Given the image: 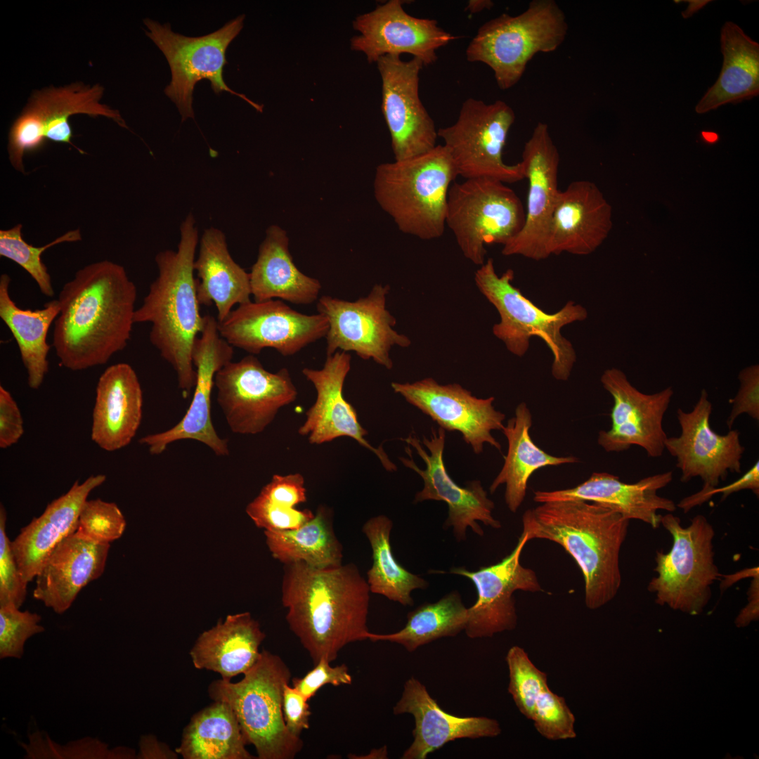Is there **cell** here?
<instances>
[{
  "label": "cell",
  "mask_w": 759,
  "mask_h": 759,
  "mask_svg": "<svg viewBox=\"0 0 759 759\" xmlns=\"http://www.w3.org/2000/svg\"><path fill=\"white\" fill-rule=\"evenodd\" d=\"M136 296L135 284L118 264L103 260L78 270L57 299L53 346L60 364L84 370L122 351L135 324Z\"/></svg>",
  "instance_id": "obj_1"
},
{
  "label": "cell",
  "mask_w": 759,
  "mask_h": 759,
  "mask_svg": "<svg viewBox=\"0 0 759 759\" xmlns=\"http://www.w3.org/2000/svg\"><path fill=\"white\" fill-rule=\"evenodd\" d=\"M281 590L289 627L313 664L332 662L346 645L367 640L370 591L355 564H284Z\"/></svg>",
  "instance_id": "obj_2"
},
{
  "label": "cell",
  "mask_w": 759,
  "mask_h": 759,
  "mask_svg": "<svg viewBox=\"0 0 759 759\" xmlns=\"http://www.w3.org/2000/svg\"><path fill=\"white\" fill-rule=\"evenodd\" d=\"M522 515L528 541L556 543L573 559L585 582V603L596 609L621 585L619 557L630 520L602 505L584 500L540 503Z\"/></svg>",
  "instance_id": "obj_3"
},
{
  "label": "cell",
  "mask_w": 759,
  "mask_h": 759,
  "mask_svg": "<svg viewBox=\"0 0 759 759\" xmlns=\"http://www.w3.org/2000/svg\"><path fill=\"white\" fill-rule=\"evenodd\" d=\"M198 242L195 219L190 213L181 224L177 249L155 256L157 277L134 313V323L151 324L150 341L174 368L185 398L195 387L192 353L204 327L194 276Z\"/></svg>",
  "instance_id": "obj_4"
},
{
  "label": "cell",
  "mask_w": 759,
  "mask_h": 759,
  "mask_svg": "<svg viewBox=\"0 0 759 759\" xmlns=\"http://www.w3.org/2000/svg\"><path fill=\"white\" fill-rule=\"evenodd\" d=\"M458 176L443 145L423 154L376 167V202L402 233L422 240L444 233L449 188Z\"/></svg>",
  "instance_id": "obj_5"
},
{
  "label": "cell",
  "mask_w": 759,
  "mask_h": 759,
  "mask_svg": "<svg viewBox=\"0 0 759 759\" xmlns=\"http://www.w3.org/2000/svg\"><path fill=\"white\" fill-rule=\"evenodd\" d=\"M514 277L512 269H507L499 276L491 258L475 272L476 287L500 316V321L493 327L494 336L504 343L510 353L519 357L526 354L532 337H539L552 354V376L557 380H567L576 363V353L571 342L562 335V329L586 320L587 309L569 301L558 311L546 313L514 287Z\"/></svg>",
  "instance_id": "obj_6"
},
{
  "label": "cell",
  "mask_w": 759,
  "mask_h": 759,
  "mask_svg": "<svg viewBox=\"0 0 759 759\" xmlns=\"http://www.w3.org/2000/svg\"><path fill=\"white\" fill-rule=\"evenodd\" d=\"M235 683L223 679L208 689L214 701L233 711L246 742L259 759H292L303 748L299 737L287 729L283 713L284 687L291 673L278 656L263 650L256 663Z\"/></svg>",
  "instance_id": "obj_7"
},
{
  "label": "cell",
  "mask_w": 759,
  "mask_h": 759,
  "mask_svg": "<svg viewBox=\"0 0 759 759\" xmlns=\"http://www.w3.org/2000/svg\"><path fill=\"white\" fill-rule=\"evenodd\" d=\"M567 32L566 15L556 1L533 0L520 14L502 13L483 24L468 44L466 58L488 66L498 87L509 89L534 56L557 49Z\"/></svg>",
  "instance_id": "obj_8"
},
{
  "label": "cell",
  "mask_w": 759,
  "mask_h": 759,
  "mask_svg": "<svg viewBox=\"0 0 759 759\" xmlns=\"http://www.w3.org/2000/svg\"><path fill=\"white\" fill-rule=\"evenodd\" d=\"M661 524L673 538L670 550L656 551V576L648 590L660 604L692 613L699 611L711 596V586L722 578L715 563V531L706 517L697 514L687 527L672 512L661 515Z\"/></svg>",
  "instance_id": "obj_9"
},
{
  "label": "cell",
  "mask_w": 759,
  "mask_h": 759,
  "mask_svg": "<svg viewBox=\"0 0 759 759\" xmlns=\"http://www.w3.org/2000/svg\"><path fill=\"white\" fill-rule=\"evenodd\" d=\"M525 210L516 193L490 177L453 182L448 190L446 225L465 258L476 265L486 261L489 244L502 246L522 228Z\"/></svg>",
  "instance_id": "obj_10"
},
{
  "label": "cell",
  "mask_w": 759,
  "mask_h": 759,
  "mask_svg": "<svg viewBox=\"0 0 759 759\" xmlns=\"http://www.w3.org/2000/svg\"><path fill=\"white\" fill-rule=\"evenodd\" d=\"M245 18L244 14L238 15L218 30L196 37L175 33L168 23L161 25L149 18L143 20L148 29L145 34L168 61L171 80L164 93L176 104L182 122L195 117L193 93L195 84L202 79L210 82L216 94L227 91L245 100L257 110H263V105L231 89L223 79V67L227 63L226 51L241 31Z\"/></svg>",
  "instance_id": "obj_11"
},
{
  "label": "cell",
  "mask_w": 759,
  "mask_h": 759,
  "mask_svg": "<svg viewBox=\"0 0 759 759\" xmlns=\"http://www.w3.org/2000/svg\"><path fill=\"white\" fill-rule=\"evenodd\" d=\"M104 91L99 84L91 86L74 82L33 91L9 130L8 153L12 166L25 174V154L41 149L47 139L71 145L84 153L71 141L72 131L68 119L73 115L103 116L127 128L117 110L100 102Z\"/></svg>",
  "instance_id": "obj_12"
},
{
  "label": "cell",
  "mask_w": 759,
  "mask_h": 759,
  "mask_svg": "<svg viewBox=\"0 0 759 759\" xmlns=\"http://www.w3.org/2000/svg\"><path fill=\"white\" fill-rule=\"evenodd\" d=\"M713 406L705 389L692 410H677L681 432L678 436L667 437L665 450L676 459L681 472L680 481L688 482L699 477L702 488L685 497L676 505L684 513L705 503L706 495L725 481L729 473L741 472V458L745 448L740 441L741 433L729 429L719 434L711 427Z\"/></svg>",
  "instance_id": "obj_13"
},
{
  "label": "cell",
  "mask_w": 759,
  "mask_h": 759,
  "mask_svg": "<svg viewBox=\"0 0 759 759\" xmlns=\"http://www.w3.org/2000/svg\"><path fill=\"white\" fill-rule=\"evenodd\" d=\"M515 121L514 110L505 102L491 103L466 99L457 121L440 128L438 137L448 150L458 176L465 179L490 177L512 183L524 179L519 162L509 165L502 152Z\"/></svg>",
  "instance_id": "obj_14"
},
{
  "label": "cell",
  "mask_w": 759,
  "mask_h": 759,
  "mask_svg": "<svg viewBox=\"0 0 759 759\" xmlns=\"http://www.w3.org/2000/svg\"><path fill=\"white\" fill-rule=\"evenodd\" d=\"M214 387L230 429L242 435L263 432L280 409L298 395L287 368L269 372L252 354L221 368L215 375Z\"/></svg>",
  "instance_id": "obj_15"
},
{
  "label": "cell",
  "mask_w": 759,
  "mask_h": 759,
  "mask_svg": "<svg viewBox=\"0 0 759 759\" xmlns=\"http://www.w3.org/2000/svg\"><path fill=\"white\" fill-rule=\"evenodd\" d=\"M388 285H375L366 297L350 301L324 295L318 313L326 317L328 330L326 356L337 351H353L363 360H373L388 370L393 367L390 350L410 345V339L394 329L396 318L386 306Z\"/></svg>",
  "instance_id": "obj_16"
},
{
  "label": "cell",
  "mask_w": 759,
  "mask_h": 759,
  "mask_svg": "<svg viewBox=\"0 0 759 759\" xmlns=\"http://www.w3.org/2000/svg\"><path fill=\"white\" fill-rule=\"evenodd\" d=\"M218 327L221 336L233 348L252 355L271 348L290 356L325 337L329 325L321 313H302L280 299H270L238 305L224 320L218 322Z\"/></svg>",
  "instance_id": "obj_17"
},
{
  "label": "cell",
  "mask_w": 759,
  "mask_h": 759,
  "mask_svg": "<svg viewBox=\"0 0 759 759\" xmlns=\"http://www.w3.org/2000/svg\"><path fill=\"white\" fill-rule=\"evenodd\" d=\"M233 347L220 335L216 318L204 316V327L196 339L192 353L196 370L195 391L183 418L170 429L148 434L139 443L152 455L162 453L169 444L194 440L208 446L217 456L229 455L228 440L221 438L212 420V393L216 372L232 361Z\"/></svg>",
  "instance_id": "obj_18"
},
{
  "label": "cell",
  "mask_w": 759,
  "mask_h": 759,
  "mask_svg": "<svg viewBox=\"0 0 759 759\" xmlns=\"http://www.w3.org/2000/svg\"><path fill=\"white\" fill-rule=\"evenodd\" d=\"M403 440L416 450L426 465V468L422 469L415 464L409 446L406 448V451L410 458H399L406 467L423 479L424 487L415 494L414 502L431 500L445 502L448 507V517L444 526L453 527L458 541L466 539L467 527L480 536L484 535V531L476 521L493 528L501 527L500 522L492 515L495 504L488 498L480 481H472L461 487L448 474L443 459L446 441L443 429L439 427L436 432L432 429L429 439L424 436L422 443L429 453L423 448L415 435L410 434Z\"/></svg>",
  "instance_id": "obj_19"
},
{
  "label": "cell",
  "mask_w": 759,
  "mask_h": 759,
  "mask_svg": "<svg viewBox=\"0 0 759 759\" xmlns=\"http://www.w3.org/2000/svg\"><path fill=\"white\" fill-rule=\"evenodd\" d=\"M376 63L382 80V112L395 160L431 150L437 145L438 135L419 96L423 63L415 58L403 60L398 55L382 56Z\"/></svg>",
  "instance_id": "obj_20"
},
{
  "label": "cell",
  "mask_w": 759,
  "mask_h": 759,
  "mask_svg": "<svg viewBox=\"0 0 759 759\" xmlns=\"http://www.w3.org/2000/svg\"><path fill=\"white\" fill-rule=\"evenodd\" d=\"M600 381L612 396L614 404L611 428L599 432L598 444L606 452H621L637 446L650 458L661 457L668 437L663 420L674 394L673 388L644 394L616 368L604 370Z\"/></svg>",
  "instance_id": "obj_21"
},
{
  "label": "cell",
  "mask_w": 759,
  "mask_h": 759,
  "mask_svg": "<svg viewBox=\"0 0 759 759\" xmlns=\"http://www.w3.org/2000/svg\"><path fill=\"white\" fill-rule=\"evenodd\" d=\"M559 150L548 125L538 122L525 143L519 162L528 189L525 221L521 231L502 246L505 256L545 259V244L559 190Z\"/></svg>",
  "instance_id": "obj_22"
},
{
  "label": "cell",
  "mask_w": 759,
  "mask_h": 759,
  "mask_svg": "<svg viewBox=\"0 0 759 759\" xmlns=\"http://www.w3.org/2000/svg\"><path fill=\"white\" fill-rule=\"evenodd\" d=\"M391 386L439 427L460 432L476 454L483 452L485 443L501 451L491 432L502 429L505 415L494 408V397L479 398L459 384L442 385L432 377L412 383L392 382Z\"/></svg>",
  "instance_id": "obj_23"
},
{
  "label": "cell",
  "mask_w": 759,
  "mask_h": 759,
  "mask_svg": "<svg viewBox=\"0 0 759 759\" xmlns=\"http://www.w3.org/2000/svg\"><path fill=\"white\" fill-rule=\"evenodd\" d=\"M528 542L527 536L521 533L514 550L500 562L476 571L465 567L450 570L452 574L471 580L476 589V601L467 608L465 631L468 637H491L514 630L517 624L514 592L543 591L535 571L520 562L521 552Z\"/></svg>",
  "instance_id": "obj_24"
},
{
  "label": "cell",
  "mask_w": 759,
  "mask_h": 759,
  "mask_svg": "<svg viewBox=\"0 0 759 759\" xmlns=\"http://www.w3.org/2000/svg\"><path fill=\"white\" fill-rule=\"evenodd\" d=\"M403 1L390 0L358 15L353 27L358 34L351 39V48L363 53L369 63L387 55L408 53L424 66L437 60L436 51L458 39L438 25L434 19L408 13Z\"/></svg>",
  "instance_id": "obj_25"
},
{
  "label": "cell",
  "mask_w": 759,
  "mask_h": 759,
  "mask_svg": "<svg viewBox=\"0 0 759 759\" xmlns=\"http://www.w3.org/2000/svg\"><path fill=\"white\" fill-rule=\"evenodd\" d=\"M351 361L349 352L337 351L327 356L321 369L305 368L301 370L313 385L316 399L307 410L306 420L298 433L316 445L339 437H350L375 453L387 471H396V465L382 446L375 448L365 439L368 432L361 425L355 408L344 396L343 388Z\"/></svg>",
  "instance_id": "obj_26"
},
{
  "label": "cell",
  "mask_w": 759,
  "mask_h": 759,
  "mask_svg": "<svg viewBox=\"0 0 759 759\" xmlns=\"http://www.w3.org/2000/svg\"><path fill=\"white\" fill-rule=\"evenodd\" d=\"M672 480V471L648 476L632 484L623 482L618 476L607 472H594L587 480L573 488L536 491L533 500L538 503L564 500L595 502L629 520H640L657 528L661 517L658 512H673L677 508L673 500L658 494Z\"/></svg>",
  "instance_id": "obj_27"
},
{
  "label": "cell",
  "mask_w": 759,
  "mask_h": 759,
  "mask_svg": "<svg viewBox=\"0 0 759 759\" xmlns=\"http://www.w3.org/2000/svg\"><path fill=\"white\" fill-rule=\"evenodd\" d=\"M110 543L97 542L79 531L51 552L36 576L34 599L56 614L72 604L80 590L104 572Z\"/></svg>",
  "instance_id": "obj_28"
},
{
  "label": "cell",
  "mask_w": 759,
  "mask_h": 759,
  "mask_svg": "<svg viewBox=\"0 0 759 759\" xmlns=\"http://www.w3.org/2000/svg\"><path fill=\"white\" fill-rule=\"evenodd\" d=\"M395 715L411 714L415 719L414 740L402 759H424L449 741L458 739L495 737L501 733L499 722L487 717H460L443 710L425 686L411 677L404 683L401 699L393 708Z\"/></svg>",
  "instance_id": "obj_29"
},
{
  "label": "cell",
  "mask_w": 759,
  "mask_h": 759,
  "mask_svg": "<svg viewBox=\"0 0 759 759\" xmlns=\"http://www.w3.org/2000/svg\"><path fill=\"white\" fill-rule=\"evenodd\" d=\"M609 219V207L593 183L571 182L559 191L545 244L546 258L564 252L592 253L607 233Z\"/></svg>",
  "instance_id": "obj_30"
},
{
  "label": "cell",
  "mask_w": 759,
  "mask_h": 759,
  "mask_svg": "<svg viewBox=\"0 0 759 759\" xmlns=\"http://www.w3.org/2000/svg\"><path fill=\"white\" fill-rule=\"evenodd\" d=\"M104 474L92 475L82 484L76 481L67 493L51 501L11 541L23 580L29 583L38 574L53 549L77 531L80 512L89 493L103 484Z\"/></svg>",
  "instance_id": "obj_31"
},
{
  "label": "cell",
  "mask_w": 759,
  "mask_h": 759,
  "mask_svg": "<svg viewBox=\"0 0 759 759\" xmlns=\"http://www.w3.org/2000/svg\"><path fill=\"white\" fill-rule=\"evenodd\" d=\"M143 391L128 363L108 367L100 376L92 414V441L106 451L128 446L141 424Z\"/></svg>",
  "instance_id": "obj_32"
},
{
  "label": "cell",
  "mask_w": 759,
  "mask_h": 759,
  "mask_svg": "<svg viewBox=\"0 0 759 759\" xmlns=\"http://www.w3.org/2000/svg\"><path fill=\"white\" fill-rule=\"evenodd\" d=\"M251 294L255 301L279 299L295 304H310L318 298L321 284L295 266L289 250L287 232L270 226L251 268Z\"/></svg>",
  "instance_id": "obj_33"
},
{
  "label": "cell",
  "mask_w": 759,
  "mask_h": 759,
  "mask_svg": "<svg viewBox=\"0 0 759 759\" xmlns=\"http://www.w3.org/2000/svg\"><path fill=\"white\" fill-rule=\"evenodd\" d=\"M264 638L258 621L249 613L228 615L200 635L190 654L196 668L212 670L221 679L231 680L256 663Z\"/></svg>",
  "instance_id": "obj_34"
},
{
  "label": "cell",
  "mask_w": 759,
  "mask_h": 759,
  "mask_svg": "<svg viewBox=\"0 0 759 759\" xmlns=\"http://www.w3.org/2000/svg\"><path fill=\"white\" fill-rule=\"evenodd\" d=\"M194 270L199 303L214 304L219 323L226 319L235 305L251 301L249 274L232 258L221 230L210 227L204 231Z\"/></svg>",
  "instance_id": "obj_35"
},
{
  "label": "cell",
  "mask_w": 759,
  "mask_h": 759,
  "mask_svg": "<svg viewBox=\"0 0 759 759\" xmlns=\"http://www.w3.org/2000/svg\"><path fill=\"white\" fill-rule=\"evenodd\" d=\"M720 48L722 69L715 84L696 104L695 111L699 114L759 94V44L736 23L727 21L720 31Z\"/></svg>",
  "instance_id": "obj_36"
},
{
  "label": "cell",
  "mask_w": 759,
  "mask_h": 759,
  "mask_svg": "<svg viewBox=\"0 0 759 759\" xmlns=\"http://www.w3.org/2000/svg\"><path fill=\"white\" fill-rule=\"evenodd\" d=\"M531 413L526 403L522 402L517 406L515 416L502 429L508 442L507 453L501 470L489 488L493 493L500 485H505V501L513 513L524 502L528 479L536 470L579 462L575 456H554L539 448L531 437Z\"/></svg>",
  "instance_id": "obj_37"
},
{
  "label": "cell",
  "mask_w": 759,
  "mask_h": 759,
  "mask_svg": "<svg viewBox=\"0 0 759 759\" xmlns=\"http://www.w3.org/2000/svg\"><path fill=\"white\" fill-rule=\"evenodd\" d=\"M10 283V276L1 274L0 317L16 341L27 370L30 388L38 389L49 369L48 356L51 346L46 338L51 324L59 313V303L58 299H53L41 309H23L11 299Z\"/></svg>",
  "instance_id": "obj_38"
},
{
  "label": "cell",
  "mask_w": 759,
  "mask_h": 759,
  "mask_svg": "<svg viewBox=\"0 0 759 759\" xmlns=\"http://www.w3.org/2000/svg\"><path fill=\"white\" fill-rule=\"evenodd\" d=\"M273 557L283 564L303 562L318 569L342 564V546L332 526V513L318 507L313 517L299 528L264 531Z\"/></svg>",
  "instance_id": "obj_39"
},
{
  "label": "cell",
  "mask_w": 759,
  "mask_h": 759,
  "mask_svg": "<svg viewBox=\"0 0 759 759\" xmlns=\"http://www.w3.org/2000/svg\"><path fill=\"white\" fill-rule=\"evenodd\" d=\"M238 720L225 702L214 701L186 727L176 751L185 759H252Z\"/></svg>",
  "instance_id": "obj_40"
},
{
  "label": "cell",
  "mask_w": 759,
  "mask_h": 759,
  "mask_svg": "<svg viewBox=\"0 0 759 759\" xmlns=\"http://www.w3.org/2000/svg\"><path fill=\"white\" fill-rule=\"evenodd\" d=\"M392 526V521L385 515L372 517L363 526L372 551V565L367 573V583L370 592L403 606H413V590L426 589L429 583L396 560L390 544Z\"/></svg>",
  "instance_id": "obj_41"
},
{
  "label": "cell",
  "mask_w": 759,
  "mask_h": 759,
  "mask_svg": "<svg viewBox=\"0 0 759 759\" xmlns=\"http://www.w3.org/2000/svg\"><path fill=\"white\" fill-rule=\"evenodd\" d=\"M407 617L406 625L399 631L389 634L369 632L367 639L397 643L412 652L434 640L454 637L465 630L468 610L459 592L452 591L436 602L421 604Z\"/></svg>",
  "instance_id": "obj_42"
},
{
  "label": "cell",
  "mask_w": 759,
  "mask_h": 759,
  "mask_svg": "<svg viewBox=\"0 0 759 759\" xmlns=\"http://www.w3.org/2000/svg\"><path fill=\"white\" fill-rule=\"evenodd\" d=\"M306 500L305 480L300 473L275 474L247 504L245 512L264 531L295 529L315 514L310 510L297 508Z\"/></svg>",
  "instance_id": "obj_43"
},
{
  "label": "cell",
  "mask_w": 759,
  "mask_h": 759,
  "mask_svg": "<svg viewBox=\"0 0 759 759\" xmlns=\"http://www.w3.org/2000/svg\"><path fill=\"white\" fill-rule=\"evenodd\" d=\"M22 224L0 231V256L9 259L25 269L37 284L40 292L48 297L54 295L51 275L41 260L46 249L63 242H77L82 240L79 229L70 231L51 242L34 247L22 237Z\"/></svg>",
  "instance_id": "obj_44"
},
{
  "label": "cell",
  "mask_w": 759,
  "mask_h": 759,
  "mask_svg": "<svg viewBox=\"0 0 759 759\" xmlns=\"http://www.w3.org/2000/svg\"><path fill=\"white\" fill-rule=\"evenodd\" d=\"M505 660L510 677L508 692L519 712L531 720L536 701L548 686L547 675L538 668L519 646L509 649Z\"/></svg>",
  "instance_id": "obj_45"
},
{
  "label": "cell",
  "mask_w": 759,
  "mask_h": 759,
  "mask_svg": "<svg viewBox=\"0 0 759 759\" xmlns=\"http://www.w3.org/2000/svg\"><path fill=\"white\" fill-rule=\"evenodd\" d=\"M531 720L537 732L546 739L566 740L576 737L573 713L565 699L552 692L548 686L536 701Z\"/></svg>",
  "instance_id": "obj_46"
},
{
  "label": "cell",
  "mask_w": 759,
  "mask_h": 759,
  "mask_svg": "<svg viewBox=\"0 0 759 759\" xmlns=\"http://www.w3.org/2000/svg\"><path fill=\"white\" fill-rule=\"evenodd\" d=\"M126 526L117 504L97 498L84 503L77 530L97 542L110 543L122 537Z\"/></svg>",
  "instance_id": "obj_47"
},
{
  "label": "cell",
  "mask_w": 759,
  "mask_h": 759,
  "mask_svg": "<svg viewBox=\"0 0 759 759\" xmlns=\"http://www.w3.org/2000/svg\"><path fill=\"white\" fill-rule=\"evenodd\" d=\"M41 619L38 614L13 605L0 606V659H21L26 641L45 630Z\"/></svg>",
  "instance_id": "obj_48"
},
{
  "label": "cell",
  "mask_w": 759,
  "mask_h": 759,
  "mask_svg": "<svg viewBox=\"0 0 759 759\" xmlns=\"http://www.w3.org/2000/svg\"><path fill=\"white\" fill-rule=\"evenodd\" d=\"M6 511L0 506V606L13 605L17 608L24 603L27 585L20 572L11 541L6 532Z\"/></svg>",
  "instance_id": "obj_49"
},
{
  "label": "cell",
  "mask_w": 759,
  "mask_h": 759,
  "mask_svg": "<svg viewBox=\"0 0 759 759\" xmlns=\"http://www.w3.org/2000/svg\"><path fill=\"white\" fill-rule=\"evenodd\" d=\"M739 387L735 396L731 398V411L726 420L729 429L737 418L746 414L759 420V365L753 364L741 370L738 375Z\"/></svg>",
  "instance_id": "obj_50"
},
{
  "label": "cell",
  "mask_w": 759,
  "mask_h": 759,
  "mask_svg": "<svg viewBox=\"0 0 759 759\" xmlns=\"http://www.w3.org/2000/svg\"><path fill=\"white\" fill-rule=\"evenodd\" d=\"M330 663L320 659L303 677L292 678V687L309 701L325 685L337 687L351 684L348 667L345 664L332 666Z\"/></svg>",
  "instance_id": "obj_51"
},
{
  "label": "cell",
  "mask_w": 759,
  "mask_h": 759,
  "mask_svg": "<svg viewBox=\"0 0 759 759\" xmlns=\"http://www.w3.org/2000/svg\"><path fill=\"white\" fill-rule=\"evenodd\" d=\"M23 433L20 409L11 393L0 386V447L7 448L15 444Z\"/></svg>",
  "instance_id": "obj_52"
},
{
  "label": "cell",
  "mask_w": 759,
  "mask_h": 759,
  "mask_svg": "<svg viewBox=\"0 0 759 759\" xmlns=\"http://www.w3.org/2000/svg\"><path fill=\"white\" fill-rule=\"evenodd\" d=\"M283 713L288 731L296 737L308 729L311 715L309 701L293 687L286 684L283 697Z\"/></svg>",
  "instance_id": "obj_53"
},
{
  "label": "cell",
  "mask_w": 759,
  "mask_h": 759,
  "mask_svg": "<svg viewBox=\"0 0 759 759\" xmlns=\"http://www.w3.org/2000/svg\"><path fill=\"white\" fill-rule=\"evenodd\" d=\"M751 490L757 496L759 495V462L754 465L739 479L722 487H716L710 491L705 496L706 502L715 494H721L720 501L725 500L731 494L742 490Z\"/></svg>",
  "instance_id": "obj_54"
},
{
  "label": "cell",
  "mask_w": 759,
  "mask_h": 759,
  "mask_svg": "<svg viewBox=\"0 0 759 759\" xmlns=\"http://www.w3.org/2000/svg\"><path fill=\"white\" fill-rule=\"evenodd\" d=\"M138 758H176V754L159 742L153 735L143 736L139 742Z\"/></svg>",
  "instance_id": "obj_55"
},
{
  "label": "cell",
  "mask_w": 759,
  "mask_h": 759,
  "mask_svg": "<svg viewBox=\"0 0 759 759\" xmlns=\"http://www.w3.org/2000/svg\"><path fill=\"white\" fill-rule=\"evenodd\" d=\"M493 6L494 3L491 0H470L467 2L465 10L470 13H476L484 10H490Z\"/></svg>",
  "instance_id": "obj_56"
},
{
  "label": "cell",
  "mask_w": 759,
  "mask_h": 759,
  "mask_svg": "<svg viewBox=\"0 0 759 759\" xmlns=\"http://www.w3.org/2000/svg\"><path fill=\"white\" fill-rule=\"evenodd\" d=\"M689 6L682 14L685 18L690 17L710 1H689Z\"/></svg>",
  "instance_id": "obj_57"
},
{
  "label": "cell",
  "mask_w": 759,
  "mask_h": 759,
  "mask_svg": "<svg viewBox=\"0 0 759 759\" xmlns=\"http://www.w3.org/2000/svg\"><path fill=\"white\" fill-rule=\"evenodd\" d=\"M702 135L703 138L709 143H714L718 140V135L713 132L704 131Z\"/></svg>",
  "instance_id": "obj_58"
}]
</instances>
